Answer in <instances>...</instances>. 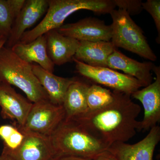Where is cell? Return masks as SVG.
I'll return each mask as SVG.
<instances>
[{
	"mask_svg": "<svg viewBox=\"0 0 160 160\" xmlns=\"http://www.w3.org/2000/svg\"><path fill=\"white\" fill-rule=\"evenodd\" d=\"M112 91L114 99L109 105L67 119L79 123L109 147L114 143L126 142L135 135L139 122L137 118L141 111L131 96Z\"/></svg>",
	"mask_w": 160,
	"mask_h": 160,
	"instance_id": "obj_1",
	"label": "cell"
},
{
	"mask_svg": "<svg viewBox=\"0 0 160 160\" xmlns=\"http://www.w3.org/2000/svg\"><path fill=\"white\" fill-rule=\"evenodd\" d=\"M50 138L59 156H72L93 160L109 148L72 119H64Z\"/></svg>",
	"mask_w": 160,
	"mask_h": 160,
	"instance_id": "obj_2",
	"label": "cell"
},
{
	"mask_svg": "<svg viewBox=\"0 0 160 160\" xmlns=\"http://www.w3.org/2000/svg\"><path fill=\"white\" fill-rule=\"evenodd\" d=\"M49 7L39 24L26 31L19 42L27 44L53 29L62 26L70 15L80 10H90L97 14L110 13L116 7L114 0H48Z\"/></svg>",
	"mask_w": 160,
	"mask_h": 160,
	"instance_id": "obj_3",
	"label": "cell"
},
{
	"mask_svg": "<svg viewBox=\"0 0 160 160\" xmlns=\"http://www.w3.org/2000/svg\"><path fill=\"white\" fill-rule=\"evenodd\" d=\"M0 81L18 87L32 103L49 100L32 71V64L23 61L5 46L0 50Z\"/></svg>",
	"mask_w": 160,
	"mask_h": 160,
	"instance_id": "obj_4",
	"label": "cell"
},
{
	"mask_svg": "<svg viewBox=\"0 0 160 160\" xmlns=\"http://www.w3.org/2000/svg\"><path fill=\"white\" fill-rule=\"evenodd\" d=\"M109 14L112 19L111 42L116 48H122L151 62L156 61L157 57L143 30L126 10L115 9Z\"/></svg>",
	"mask_w": 160,
	"mask_h": 160,
	"instance_id": "obj_5",
	"label": "cell"
},
{
	"mask_svg": "<svg viewBox=\"0 0 160 160\" xmlns=\"http://www.w3.org/2000/svg\"><path fill=\"white\" fill-rule=\"evenodd\" d=\"M77 71L81 75L94 82L131 96L143 87L138 80L108 67H92L73 58Z\"/></svg>",
	"mask_w": 160,
	"mask_h": 160,
	"instance_id": "obj_6",
	"label": "cell"
},
{
	"mask_svg": "<svg viewBox=\"0 0 160 160\" xmlns=\"http://www.w3.org/2000/svg\"><path fill=\"white\" fill-rule=\"evenodd\" d=\"M65 118L62 106L45 100L32 103L24 126L20 127L25 131L50 137Z\"/></svg>",
	"mask_w": 160,
	"mask_h": 160,
	"instance_id": "obj_7",
	"label": "cell"
},
{
	"mask_svg": "<svg viewBox=\"0 0 160 160\" xmlns=\"http://www.w3.org/2000/svg\"><path fill=\"white\" fill-rule=\"evenodd\" d=\"M20 128L24 133L22 144L13 151L2 153L14 160H55L59 157L52 146L50 137L25 131Z\"/></svg>",
	"mask_w": 160,
	"mask_h": 160,
	"instance_id": "obj_8",
	"label": "cell"
},
{
	"mask_svg": "<svg viewBox=\"0 0 160 160\" xmlns=\"http://www.w3.org/2000/svg\"><path fill=\"white\" fill-rule=\"evenodd\" d=\"M152 71L156 77L154 82L135 92L131 95L142 103L144 109V117L139 121L138 131L150 129L160 121V66H155Z\"/></svg>",
	"mask_w": 160,
	"mask_h": 160,
	"instance_id": "obj_9",
	"label": "cell"
},
{
	"mask_svg": "<svg viewBox=\"0 0 160 160\" xmlns=\"http://www.w3.org/2000/svg\"><path fill=\"white\" fill-rule=\"evenodd\" d=\"M57 30L63 35L80 42H110L111 39V25L108 26L104 21L91 17L63 25Z\"/></svg>",
	"mask_w": 160,
	"mask_h": 160,
	"instance_id": "obj_10",
	"label": "cell"
},
{
	"mask_svg": "<svg viewBox=\"0 0 160 160\" xmlns=\"http://www.w3.org/2000/svg\"><path fill=\"white\" fill-rule=\"evenodd\" d=\"M160 141V127L156 126L143 139L134 144L117 142L107 151L117 160H152L156 147Z\"/></svg>",
	"mask_w": 160,
	"mask_h": 160,
	"instance_id": "obj_11",
	"label": "cell"
},
{
	"mask_svg": "<svg viewBox=\"0 0 160 160\" xmlns=\"http://www.w3.org/2000/svg\"><path fill=\"white\" fill-rule=\"evenodd\" d=\"M32 105L11 86L0 81V107L3 119L14 120L18 126L23 127Z\"/></svg>",
	"mask_w": 160,
	"mask_h": 160,
	"instance_id": "obj_12",
	"label": "cell"
},
{
	"mask_svg": "<svg viewBox=\"0 0 160 160\" xmlns=\"http://www.w3.org/2000/svg\"><path fill=\"white\" fill-rule=\"evenodd\" d=\"M48 0H27L13 22L6 46L11 48L19 42L26 30L34 25L46 13Z\"/></svg>",
	"mask_w": 160,
	"mask_h": 160,
	"instance_id": "obj_13",
	"label": "cell"
},
{
	"mask_svg": "<svg viewBox=\"0 0 160 160\" xmlns=\"http://www.w3.org/2000/svg\"><path fill=\"white\" fill-rule=\"evenodd\" d=\"M155 66L151 62H140L128 57L116 49L109 57L107 66L110 69L122 70L125 74L138 80L146 87L152 82V70Z\"/></svg>",
	"mask_w": 160,
	"mask_h": 160,
	"instance_id": "obj_14",
	"label": "cell"
},
{
	"mask_svg": "<svg viewBox=\"0 0 160 160\" xmlns=\"http://www.w3.org/2000/svg\"><path fill=\"white\" fill-rule=\"evenodd\" d=\"M45 35L47 54L54 65L61 66L72 61L79 46V41L63 35L57 29Z\"/></svg>",
	"mask_w": 160,
	"mask_h": 160,
	"instance_id": "obj_15",
	"label": "cell"
},
{
	"mask_svg": "<svg viewBox=\"0 0 160 160\" xmlns=\"http://www.w3.org/2000/svg\"><path fill=\"white\" fill-rule=\"evenodd\" d=\"M32 68L35 75L48 95L49 101L55 105L62 106L67 89L77 78L58 76L38 65L32 64Z\"/></svg>",
	"mask_w": 160,
	"mask_h": 160,
	"instance_id": "obj_16",
	"label": "cell"
},
{
	"mask_svg": "<svg viewBox=\"0 0 160 160\" xmlns=\"http://www.w3.org/2000/svg\"><path fill=\"white\" fill-rule=\"evenodd\" d=\"M11 49L23 61L29 64L32 62L37 63L43 69L53 73L55 65L47 54L45 34L27 44L19 42L12 47Z\"/></svg>",
	"mask_w": 160,
	"mask_h": 160,
	"instance_id": "obj_17",
	"label": "cell"
},
{
	"mask_svg": "<svg viewBox=\"0 0 160 160\" xmlns=\"http://www.w3.org/2000/svg\"><path fill=\"white\" fill-rule=\"evenodd\" d=\"M116 49L111 41L80 42L74 58L92 67H108V58Z\"/></svg>",
	"mask_w": 160,
	"mask_h": 160,
	"instance_id": "obj_18",
	"label": "cell"
},
{
	"mask_svg": "<svg viewBox=\"0 0 160 160\" xmlns=\"http://www.w3.org/2000/svg\"><path fill=\"white\" fill-rule=\"evenodd\" d=\"M89 85L77 78L69 86L62 104L65 118H72L87 111L86 92Z\"/></svg>",
	"mask_w": 160,
	"mask_h": 160,
	"instance_id": "obj_19",
	"label": "cell"
},
{
	"mask_svg": "<svg viewBox=\"0 0 160 160\" xmlns=\"http://www.w3.org/2000/svg\"><path fill=\"white\" fill-rule=\"evenodd\" d=\"M113 99V91L97 84L89 85L86 92L87 111L102 108L110 104Z\"/></svg>",
	"mask_w": 160,
	"mask_h": 160,
	"instance_id": "obj_20",
	"label": "cell"
},
{
	"mask_svg": "<svg viewBox=\"0 0 160 160\" xmlns=\"http://www.w3.org/2000/svg\"><path fill=\"white\" fill-rule=\"evenodd\" d=\"M24 138V132L19 126L10 125L0 126V138L3 142L2 152H9L17 149Z\"/></svg>",
	"mask_w": 160,
	"mask_h": 160,
	"instance_id": "obj_21",
	"label": "cell"
},
{
	"mask_svg": "<svg viewBox=\"0 0 160 160\" xmlns=\"http://www.w3.org/2000/svg\"><path fill=\"white\" fill-rule=\"evenodd\" d=\"M15 19L9 0H0V32L8 37Z\"/></svg>",
	"mask_w": 160,
	"mask_h": 160,
	"instance_id": "obj_22",
	"label": "cell"
},
{
	"mask_svg": "<svg viewBox=\"0 0 160 160\" xmlns=\"http://www.w3.org/2000/svg\"><path fill=\"white\" fill-rule=\"evenodd\" d=\"M143 9H145L151 15L153 18L158 31L156 39L158 44L160 43V0H147L142 3Z\"/></svg>",
	"mask_w": 160,
	"mask_h": 160,
	"instance_id": "obj_23",
	"label": "cell"
},
{
	"mask_svg": "<svg viewBox=\"0 0 160 160\" xmlns=\"http://www.w3.org/2000/svg\"><path fill=\"white\" fill-rule=\"evenodd\" d=\"M116 7L124 9L129 15L137 14L143 10L142 1L140 0H114Z\"/></svg>",
	"mask_w": 160,
	"mask_h": 160,
	"instance_id": "obj_24",
	"label": "cell"
},
{
	"mask_svg": "<svg viewBox=\"0 0 160 160\" xmlns=\"http://www.w3.org/2000/svg\"><path fill=\"white\" fill-rule=\"evenodd\" d=\"M26 1V0H9V5L15 19L22 9Z\"/></svg>",
	"mask_w": 160,
	"mask_h": 160,
	"instance_id": "obj_25",
	"label": "cell"
},
{
	"mask_svg": "<svg viewBox=\"0 0 160 160\" xmlns=\"http://www.w3.org/2000/svg\"><path fill=\"white\" fill-rule=\"evenodd\" d=\"M93 160H117L111 154L109 151H106L102 153L95 158Z\"/></svg>",
	"mask_w": 160,
	"mask_h": 160,
	"instance_id": "obj_26",
	"label": "cell"
},
{
	"mask_svg": "<svg viewBox=\"0 0 160 160\" xmlns=\"http://www.w3.org/2000/svg\"><path fill=\"white\" fill-rule=\"evenodd\" d=\"M55 160H92L72 156H61L57 158Z\"/></svg>",
	"mask_w": 160,
	"mask_h": 160,
	"instance_id": "obj_27",
	"label": "cell"
},
{
	"mask_svg": "<svg viewBox=\"0 0 160 160\" xmlns=\"http://www.w3.org/2000/svg\"><path fill=\"white\" fill-rule=\"evenodd\" d=\"M8 38L7 36L0 32V50L3 46L6 45Z\"/></svg>",
	"mask_w": 160,
	"mask_h": 160,
	"instance_id": "obj_28",
	"label": "cell"
},
{
	"mask_svg": "<svg viewBox=\"0 0 160 160\" xmlns=\"http://www.w3.org/2000/svg\"><path fill=\"white\" fill-rule=\"evenodd\" d=\"M0 160H14L8 155L2 152L0 154Z\"/></svg>",
	"mask_w": 160,
	"mask_h": 160,
	"instance_id": "obj_29",
	"label": "cell"
}]
</instances>
